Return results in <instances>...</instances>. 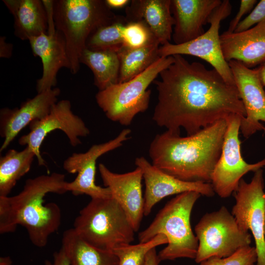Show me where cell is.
I'll list each match as a JSON object with an SVG mask.
<instances>
[{
  "label": "cell",
  "mask_w": 265,
  "mask_h": 265,
  "mask_svg": "<svg viewBox=\"0 0 265 265\" xmlns=\"http://www.w3.org/2000/svg\"><path fill=\"white\" fill-rule=\"evenodd\" d=\"M155 80L158 102L153 120L167 131L193 134L221 119L246 112L235 85L227 83L214 69L190 63L182 55Z\"/></svg>",
  "instance_id": "cell-1"
},
{
  "label": "cell",
  "mask_w": 265,
  "mask_h": 265,
  "mask_svg": "<svg viewBox=\"0 0 265 265\" xmlns=\"http://www.w3.org/2000/svg\"><path fill=\"white\" fill-rule=\"evenodd\" d=\"M227 126L221 119L184 137L168 131L156 135L149 149L152 164L182 181L211 183Z\"/></svg>",
  "instance_id": "cell-2"
},
{
  "label": "cell",
  "mask_w": 265,
  "mask_h": 265,
  "mask_svg": "<svg viewBox=\"0 0 265 265\" xmlns=\"http://www.w3.org/2000/svg\"><path fill=\"white\" fill-rule=\"evenodd\" d=\"M64 174L53 172L28 179L23 190L13 196H0V233L13 232L18 225L24 227L32 243L45 247L50 235L57 231L61 212L55 203L44 204L49 193L67 190Z\"/></svg>",
  "instance_id": "cell-3"
},
{
  "label": "cell",
  "mask_w": 265,
  "mask_h": 265,
  "mask_svg": "<svg viewBox=\"0 0 265 265\" xmlns=\"http://www.w3.org/2000/svg\"><path fill=\"white\" fill-rule=\"evenodd\" d=\"M53 8L55 28L64 39L70 70L77 74L89 37L99 28L121 18L103 0H53Z\"/></svg>",
  "instance_id": "cell-4"
},
{
  "label": "cell",
  "mask_w": 265,
  "mask_h": 265,
  "mask_svg": "<svg viewBox=\"0 0 265 265\" xmlns=\"http://www.w3.org/2000/svg\"><path fill=\"white\" fill-rule=\"evenodd\" d=\"M201 194L187 191L172 198L159 211L151 223L138 234L139 242H146L159 234L168 243L158 254L161 261L181 258L195 259L198 240L191 229L190 218L192 208Z\"/></svg>",
  "instance_id": "cell-5"
},
{
  "label": "cell",
  "mask_w": 265,
  "mask_h": 265,
  "mask_svg": "<svg viewBox=\"0 0 265 265\" xmlns=\"http://www.w3.org/2000/svg\"><path fill=\"white\" fill-rule=\"evenodd\" d=\"M73 229L88 243L110 251L134 238L135 231L126 212L112 197L91 199L80 211Z\"/></svg>",
  "instance_id": "cell-6"
},
{
  "label": "cell",
  "mask_w": 265,
  "mask_h": 265,
  "mask_svg": "<svg viewBox=\"0 0 265 265\" xmlns=\"http://www.w3.org/2000/svg\"><path fill=\"white\" fill-rule=\"evenodd\" d=\"M173 55L160 57L146 70L132 80L99 91L95 98L106 117L123 126L130 125L134 117L148 108L149 85L174 61Z\"/></svg>",
  "instance_id": "cell-7"
},
{
  "label": "cell",
  "mask_w": 265,
  "mask_h": 265,
  "mask_svg": "<svg viewBox=\"0 0 265 265\" xmlns=\"http://www.w3.org/2000/svg\"><path fill=\"white\" fill-rule=\"evenodd\" d=\"M198 248L195 261L200 264L212 257H228L250 245L251 236L242 231L227 209L205 214L195 227Z\"/></svg>",
  "instance_id": "cell-8"
},
{
  "label": "cell",
  "mask_w": 265,
  "mask_h": 265,
  "mask_svg": "<svg viewBox=\"0 0 265 265\" xmlns=\"http://www.w3.org/2000/svg\"><path fill=\"white\" fill-rule=\"evenodd\" d=\"M244 117L236 114L226 120L227 126L221 152L212 173L211 184L219 197L227 198L237 190L242 177L265 166V159L255 163L246 162L241 156L239 133Z\"/></svg>",
  "instance_id": "cell-9"
},
{
  "label": "cell",
  "mask_w": 265,
  "mask_h": 265,
  "mask_svg": "<svg viewBox=\"0 0 265 265\" xmlns=\"http://www.w3.org/2000/svg\"><path fill=\"white\" fill-rule=\"evenodd\" d=\"M232 6L229 0H222L212 14L209 28L197 38L188 42L176 45L170 42L159 47V57L174 55H190L208 62L228 83L235 85L228 62L222 51L219 29L221 21L231 13Z\"/></svg>",
  "instance_id": "cell-10"
},
{
  "label": "cell",
  "mask_w": 265,
  "mask_h": 265,
  "mask_svg": "<svg viewBox=\"0 0 265 265\" xmlns=\"http://www.w3.org/2000/svg\"><path fill=\"white\" fill-rule=\"evenodd\" d=\"M235 192L236 204L232 215L242 231L248 232L250 230L252 232L257 254L256 265H265V192L263 170L255 171L250 183L241 179Z\"/></svg>",
  "instance_id": "cell-11"
},
{
  "label": "cell",
  "mask_w": 265,
  "mask_h": 265,
  "mask_svg": "<svg viewBox=\"0 0 265 265\" xmlns=\"http://www.w3.org/2000/svg\"><path fill=\"white\" fill-rule=\"evenodd\" d=\"M30 132L19 139L21 145L29 147L37 159L38 165L46 166L40 148L46 136L51 132L60 130L65 133L71 145L76 147L80 144V137H86L90 130L83 120L71 110V103L67 100L57 102L50 112L42 119L35 120L29 125Z\"/></svg>",
  "instance_id": "cell-12"
},
{
  "label": "cell",
  "mask_w": 265,
  "mask_h": 265,
  "mask_svg": "<svg viewBox=\"0 0 265 265\" xmlns=\"http://www.w3.org/2000/svg\"><path fill=\"white\" fill-rule=\"evenodd\" d=\"M131 131L123 130L114 138L107 142L92 145L85 153H73L66 159L63 168L68 173H77L74 181L67 182L66 188L75 196L86 194L91 199L112 197L110 189L97 186L95 182L96 161L103 155L121 146L129 139Z\"/></svg>",
  "instance_id": "cell-13"
},
{
  "label": "cell",
  "mask_w": 265,
  "mask_h": 265,
  "mask_svg": "<svg viewBox=\"0 0 265 265\" xmlns=\"http://www.w3.org/2000/svg\"><path fill=\"white\" fill-rule=\"evenodd\" d=\"M228 62L246 112L240 130L244 137L248 138L258 131H265V127L260 122H265L264 86L256 68H248L235 60Z\"/></svg>",
  "instance_id": "cell-14"
},
{
  "label": "cell",
  "mask_w": 265,
  "mask_h": 265,
  "mask_svg": "<svg viewBox=\"0 0 265 265\" xmlns=\"http://www.w3.org/2000/svg\"><path fill=\"white\" fill-rule=\"evenodd\" d=\"M135 164L141 169L145 185L144 216L148 215L156 204L168 196L191 191L208 197L214 194L211 183L181 180L158 168L143 157L136 158Z\"/></svg>",
  "instance_id": "cell-15"
},
{
  "label": "cell",
  "mask_w": 265,
  "mask_h": 265,
  "mask_svg": "<svg viewBox=\"0 0 265 265\" xmlns=\"http://www.w3.org/2000/svg\"><path fill=\"white\" fill-rule=\"evenodd\" d=\"M98 169L104 185L126 212L135 232L138 231L144 216L141 169L136 167L133 171L118 174L103 163L99 164Z\"/></svg>",
  "instance_id": "cell-16"
},
{
  "label": "cell",
  "mask_w": 265,
  "mask_h": 265,
  "mask_svg": "<svg viewBox=\"0 0 265 265\" xmlns=\"http://www.w3.org/2000/svg\"><path fill=\"white\" fill-rule=\"evenodd\" d=\"M60 93L58 88H53L37 94L24 102L19 108L5 107L0 111V134L4 138L0 149L5 150L25 127L35 120L43 118L57 102Z\"/></svg>",
  "instance_id": "cell-17"
},
{
  "label": "cell",
  "mask_w": 265,
  "mask_h": 265,
  "mask_svg": "<svg viewBox=\"0 0 265 265\" xmlns=\"http://www.w3.org/2000/svg\"><path fill=\"white\" fill-rule=\"evenodd\" d=\"M221 0H171V11L174 20L172 39L174 44L192 41L205 31L214 10Z\"/></svg>",
  "instance_id": "cell-18"
},
{
  "label": "cell",
  "mask_w": 265,
  "mask_h": 265,
  "mask_svg": "<svg viewBox=\"0 0 265 265\" xmlns=\"http://www.w3.org/2000/svg\"><path fill=\"white\" fill-rule=\"evenodd\" d=\"M28 41L33 54L39 56L42 63V75L36 83L39 93L53 88L59 70L63 67L70 70V63L64 39L58 31L53 35L42 33Z\"/></svg>",
  "instance_id": "cell-19"
},
{
  "label": "cell",
  "mask_w": 265,
  "mask_h": 265,
  "mask_svg": "<svg viewBox=\"0 0 265 265\" xmlns=\"http://www.w3.org/2000/svg\"><path fill=\"white\" fill-rule=\"evenodd\" d=\"M225 60H235L251 68L265 60V21L242 32L220 35Z\"/></svg>",
  "instance_id": "cell-20"
},
{
  "label": "cell",
  "mask_w": 265,
  "mask_h": 265,
  "mask_svg": "<svg viewBox=\"0 0 265 265\" xmlns=\"http://www.w3.org/2000/svg\"><path fill=\"white\" fill-rule=\"evenodd\" d=\"M171 0H133L126 9V21L142 20L159 43L170 42L174 20L171 11Z\"/></svg>",
  "instance_id": "cell-21"
},
{
  "label": "cell",
  "mask_w": 265,
  "mask_h": 265,
  "mask_svg": "<svg viewBox=\"0 0 265 265\" xmlns=\"http://www.w3.org/2000/svg\"><path fill=\"white\" fill-rule=\"evenodd\" d=\"M14 18V34L22 40L47 33L46 11L40 0H3Z\"/></svg>",
  "instance_id": "cell-22"
},
{
  "label": "cell",
  "mask_w": 265,
  "mask_h": 265,
  "mask_svg": "<svg viewBox=\"0 0 265 265\" xmlns=\"http://www.w3.org/2000/svg\"><path fill=\"white\" fill-rule=\"evenodd\" d=\"M61 248L70 265H118L119 260L112 251L96 248L84 241L73 228L65 231Z\"/></svg>",
  "instance_id": "cell-23"
},
{
  "label": "cell",
  "mask_w": 265,
  "mask_h": 265,
  "mask_svg": "<svg viewBox=\"0 0 265 265\" xmlns=\"http://www.w3.org/2000/svg\"><path fill=\"white\" fill-rule=\"evenodd\" d=\"M80 62L92 71L94 84L99 91L118 82L120 60L117 52L94 51L86 48L81 53Z\"/></svg>",
  "instance_id": "cell-24"
},
{
  "label": "cell",
  "mask_w": 265,
  "mask_h": 265,
  "mask_svg": "<svg viewBox=\"0 0 265 265\" xmlns=\"http://www.w3.org/2000/svg\"><path fill=\"white\" fill-rule=\"evenodd\" d=\"M35 156L28 147L9 150L0 158V196H7L17 182L30 170Z\"/></svg>",
  "instance_id": "cell-25"
},
{
  "label": "cell",
  "mask_w": 265,
  "mask_h": 265,
  "mask_svg": "<svg viewBox=\"0 0 265 265\" xmlns=\"http://www.w3.org/2000/svg\"><path fill=\"white\" fill-rule=\"evenodd\" d=\"M158 42L139 48L122 47L117 53L120 60L118 83L129 81L146 70L160 57Z\"/></svg>",
  "instance_id": "cell-26"
},
{
  "label": "cell",
  "mask_w": 265,
  "mask_h": 265,
  "mask_svg": "<svg viewBox=\"0 0 265 265\" xmlns=\"http://www.w3.org/2000/svg\"><path fill=\"white\" fill-rule=\"evenodd\" d=\"M127 22L120 18L99 28L88 38L86 48L94 51L111 50L117 52L123 47V30Z\"/></svg>",
  "instance_id": "cell-27"
},
{
  "label": "cell",
  "mask_w": 265,
  "mask_h": 265,
  "mask_svg": "<svg viewBox=\"0 0 265 265\" xmlns=\"http://www.w3.org/2000/svg\"><path fill=\"white\" fill-rule=\"evenodd\" d=\"M167 243L166 237L159 234L146 242L121 245L112 252L118 258V265H143L146 255L150 250Z\"/></svg>",
  "instance_id": "cell-28"
},
{
  "label": "cell",
  "mask_w": 265,
  "mask_h": 265,
  "mask_svg": "<svg viewBox=\"0 0 265 265\" xmlns=\"http://www.w3.org/2000/svg\"><path fill=\"white\" fill-rule=\"evenodd\" d=\"M123 47L129 48H139L159 43L142 20L128 22L123 28Z\"/></svg>",
  "instance_id": "cell-29"
},
{
  "label": "cell",
  "mask_w": 265,
  "mask_h": 265,
  "mask_svg": "<svg viewBox=\"0 0 265 265\" xmlns=\"http://www.w3.org/2000/svg\"><path fill=\"white\" fill-rule=\"evenodd\" d=\"M257 261L255 247L248 245L240 248L228 257H212L202 261L200 265H254Z\"/></svg>",
  "instance_id": "cell-30"
},
{
  "label": "cell",
  "mask_w": 265,
  "mask_h": 265,
  "mask_svg": "<svg viewBox=\"0 0 265 265\" xmlns=\"http://www.w3.org/2000/svg\"><path fill=\"white\" fill-rule=\"evenodd\" d=\"M264 21H265V0H261L250 13L241 21L234 32L246 30Z\"/></svg>",
  "instance_id": "cell-31"
},
{
  "label": "cell",
  "mask_w": 265,
  "mask_h": 265,
  "mask_svg": "<svg viewBox=\"0 0 265 265\" xmlns=\"http://www.w3.org/2000/svg\"><path fill=\"white\" fill-rule=\"evenodd\" d=\"M256 0H241L238 12L231 21L229 27L226 31L228 33L234 32L238 25L241 22L242 17L252 9L257 3Z\"/></svg>",
  "instance_id": "cell-32"
},
{
  "label": "cell",
  "mask_w": 265,
  "mask_h": 265,
  "mask_svg": "<svg viewBox=\"0 0 265 265\" xmlns=\"http://www.w3.org/2000/svg\"><path fill=\"white\" fill-rule=\"evenodd\" d=\"M47 18L48 32L49 35H53L56 33L54 20L53 0H42Z\"/></svg>",
  "instance_id": "cell-33"
},
{
  "label": "cell",
  "mask_w": 265,
  "mask_h": 265,
  "mask_svg": "<svg viewBox=\"0 0 265 265\" xmlns=\"http://www.w3.org/2000/svg\"><path fill=\"white\" fill-rule=\"evenodd\" d=\"M44 265H70V263L65 252L61 247L58 251L54 253L53 261L46 260Z\"/></svg>",
  "instance_id": "cell-34"
},
{
  "label": "cell",
  "mask_w": 265,
  "mask_h": 265,
  "mask_svg": "<svg viewBox=\"0 0 265 265\" xmlns=\"http://www.w3.org/2000/svg\"><path fill=\"white\" fill-rule=\"evenodd\" d=\"M13 45L6 41V37H0V57L1 58H10L12 54Z\"/></svg>",
  "instance_id": "cell-35"
},
{
  "label": "cell",
  "mask_w": 265,
  "mask_h": 265,
  "mask_svg": "<svg viewBox=\"0 0 265 265\" xmlns=\"http://www.w3.org/2000/svg\"><path fill=\"white\" fill-rule=\"evenodd\" d=\"M160 262L156 248H154L146 254L143 265H159Z\"/></svg>",
  "instance_id": "cell-36"
},
{
  "label": "cell",
  "mask_w": 265,
  "mask_h": 265,
  "mask_svg": "<svg viewBox=\"0 0 265 265\" xmlns=\"http://www.w3.org/2000/svg\"><path fill=\"white\" fill-rule=\"evenodd\" d=\"M107 5L110 8H122L129 2L128 0H105Z\"/></svg>",
  "instance_id": "cell-37"
},
{
  "label": "cell",
  "mask_w": 265,
  "mask_h": 265,
  "mask_svg": "<svg viewBox=\"0 0 265 265\" xmlns=\"http://www.w3.org/2000/svg\"><path fill=\"white\" fill-rule=\"evenodd\" d=\"M261 81L265 87V60L256 67Z\"/></svg>",
  "instance_id": "cell-38"
},
{
  "label": "cell",
  "mask_w": 265,
  "mask_h": 265,
  "mask_svg": "<svg viewBox=\"0 0 265 265\" xmlns=\"http://www.w3.org/2000/svg\"><path fill=\"white\" fill-rule=\"evenodd\" d=\"M12 261L10 257H1L0 258V265H12Z\"/></svg>",
  "instance_id": "cell-39"
},
{
  "label": "cell",
  "mask_w": 265,
  "mask_h": 265,
  "mask_svg": "<svg viewBox=\"0 0 265 265\" xmlns=\"http://www.w3.org/2000/svg\"><path fill=\"white\" fill-rule=\"evenodd\" d=\"M264 233L265 235V223H264Z\"/></svg>",
  "instance_id": "cell-40"
}]
</instances>
